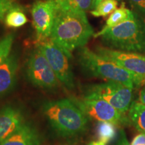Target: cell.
Returning a JSON list of instances; mask_svg holds the SVG:
<instances>
[{"instance_id": "cell-8", "label": "cell", "mask_w": 145, "mask_h": 145, "mask_svg": "<svg viewBox=\"0 0 145 145\" xmlns=\"http://www.w3.org/2000/svg\"><path fill=\"white\" fill-rule=\"evenodd\" d=\"M70 99L87 117L97 122H112L117 126L126 122L124 114L120 113L114 106L103 99L89 98L84 96L72 97Z\"/></svg>"}, {"instance_id": "cell-14", "label": "cell", "mask_w": 145, "mask_h": 145, "mask_svg": "<svg viewBox=\"0 0 145 145\" xmlns=\"http://www.w3.org/2000/svg\"><path fill=\"white\" fill-rule=\"evenodd\" d=\"M135 13L132 12L128 8L125 7V3H122L120 8H117L113 13L110 14L108 20H106V24L101 30L97 32V34H94V37H99L102 34H104L109 29L113 28L117 26L123 22L131 18L134 16Z\"/></svg>"}, {"instance_id": "cell-12", "label": "cell", "mask_w": 145, "mask_h": 145, "mask_svg": "<svg viewBox=\"0 0 145 145\" xmlns=\"http://www.w3.org/2000/svg\"><path fill=\"white\" fill-rule=\"evenodd\" d=\"M18 68V58L11 54L0 65V97L14 88L16 82Z\"/></svg>"}, {"instance_id": "cell-5", "label": "cell", "mask_w": 145, "mask_h": 145, "mask_svg": "<svg viewBox=\"0 0 145 145\" xmlns=\"http://www.w3.org/2000/svg\"><path fill=\"white\" fill-rule=\"evenodd\" d=\"M132 88L116 82H106L89 86L85 91L84 97L101 99L114 106L120 113L128 111L132 103Z\"/></svg>"}, {"instance_id": "cell-19", "label": "cell", "mask_w": 145, "mask_h": 145, "mask_svg": "<svg viewBox=\"0 0 145 145\" xmlns=\"http://www.w3.org/2000/svg\"><path fill=\"white\" fill-rule=\"evenodd\" d=\"M118 0H104L90 12L94 17H107L117 9Z\"/></svg>"}, {"instance_id": "cell-13", "label": "cell", "mask_w": 145, "mask_h": 145, "mask_svg": "<svg viewBox=\"0 0 145 145\" xmlns=\"http://www.w3.org/2000/svg\"><path fill=\"white\" fill-rule=\"evenodd\" d=\"M39 134L34 127L24 123L0 145H40Z\"/></svg>"}, {"instance_id": "cell-18", "label": "cell", "mask_w": 145, "mask_h": 145, "mask_svg": "<svg viewBox=\"0 0 145 145\" xmlns=\"http://www.w3.org/2000/svg\"><path fill=\"white\" fill-rule=\"evenodd\" d=\"M96 135L98 140L108 144L116 137L117 125L109 122H97Z\"/></svg>"}, {"instance_id": "cell-29", "label": "cell", "mask_w": 145, "mask_h": 145, "mask_svg": "<svg viewBox=\"0 0 145 145\" xmlns=\"http://www.w3.org/2000/svg\"><path fill=\"white\" fill-rule=\"evenodd\" d=\"M67 145H69V144H67Z\"/></svg>"}, {"instance_id": "cell-6", "label": "cell", "mask_w": 145, "mask_h": 145, "mask_svg": "<svg viewBox=\"0 0 145 145\" xmlns=\"http://www.w3.org/2000/svg\"><path fill=\"white\" fill-rule=\"evenodd\" d=\"M36 47L46 57L60 82L67 88H73L75 86L74 76L69 62V56L54 44L50 38L38 41Z\"/></svg>"}, {"instance_id": "cell-27", "label": "cell", "mask_w": 145, "mask_h": 145, "mask_svg": "<svg viewBox=\"0 0 145 145\" xmlns=\"http://www.w3.org/2000/svg\"><path fill=\"white\" fill-rule=\"evenodd\" d=\"M102 1H104V0H93V10H94L95 8V7Z\"/></svg>"}, {"instance_id": "cell-23", "label": "cell", "mask_w": 145, "mask_h": 145, "mask_svg": "<svg viewBox=\"0 0 145 145\" xmlns=\"http://www.w3.org/2000/svg\"><path fill=\"white\" fill-rule=\"evenodd\" d=\"M114 145H130V143L128 142L124 130L121 129L120 130L118 138Z\"/></svg>"}, {"instance_id": "cell-28", "label": "cell", "mask_w": 145, "mask_h": 145, "mask_svg": "<svg viewBox=\"0 0 145 145\" xmlns=\"http://www.w3.org/2000/svg\"><path fill=\"white\" fill-rule=\"evenodd\" d=\"M10 1H14V0H10Z\"/></svg>"}, {"instance_id": "cell-2", "label": "cell", "mask_w": 145, "mask_h": 145, "mask_svg": "<svg viewBox=\"0 0 145 145\" xmlns=\"http://www.w3.org/2000/svg\"><path fill=\"white\" fill-rule=\"evenodd\" d=\"M43 113L52 128L63 137H72L85 132L88 118L71 99L48 101Z\"/></svg>"}, {"instance_id": "cell-21", "label": "cell", "mask_w": 145, "mask_h": 145, "mask_svg": "<svg viewBox=\"0 0 145 145\" xmlns=\"http://www.w3.org/2000/svg\"><path fill=\"white\" fill-rule=\"evenodd\" d=\"M18 5L14 1L10 0H0V21L4 20L8 12L14 7Z\"/></svg>"}, {"instance_id": "cell-15", "label": "cell", "mask_w": 145, "mask_h": 145, "mask_svg": "<svg viewBox=\"0 0 145 145\" xmlns=\"http://www.w3.org/2000/svg\"><path fill=\"white\" fill-rule=\"evenodd\" d=\"M128 119L138 131L145 134V105L132 102L128 110Z\"/></svg>"}, {"instance_id": "cell-11", "label": "cell", "mask_w": 145, "mask_h": 145, "mask_svg": "<svg viewBox=\"0 0 145 145\" xmlns=\"http://www.w3.org/2000/svg\"><path fill=\"white\" fill-rule=\"evenodd\" d=\"M24 124L21 112L12 106L0 109V144Z\"/></svg>"}, {"instance_id": "cell-9", "label": "cell", "mask_w": 145, "mask_h": 145, "mask_svg": "<svg viewBox=\"0 0 145 145\" xmlns=\"http://www.w3.org/2000/svg\"><path fill=\"white\" fill-rule=\"evenodd\" d=\"M99 55L137 76L142 85L145 84V54L98 46L95 48Z\"/></svg>"}, {"instance_id": "cell-7", "label": "cell", "mask_w": 145, "mask_h": 145, "mask_svg": "<svg viewBox=\"0 0 145 145\" xmlns=\"http://www.w3.org/2000/svg\"><path fill=\"white\" fill-rule=\"evenodd\" d=\"M29 81L38 88L52 89L59 85V80L51 66L38 47L31 52L26 64Z\"/></svg>"}, {"instance_id": "cell-24", "label": "cell", "mask_w": 145, "mask_h": 145, "mask_svg": "<svg viewBox=\"0 0 145 145\" xmlns=\"http://www.w3.org/2000/svg\"><path fill=\"white\" fill-rule=\"evenodd\" d=\"M130 145H145V134L140 132V134L135 136Z\"/></svg>"}, {"instance_id": "cell-26", "label": "cell", "mask_w": 145, "mask_h": 145, "mask_svg": "<svg viewBox=\"0 0 145 145\" xmlns=\"http://www.w3.org/2000/svg\"><path fill=\"white\" fill-rule=\"evenodd\" d=\"M88 145H107V144L104 142L97 140V141H92V142L89 143Z\"/></svg>"}, {"instance_id": "cell-3", "label": "cell", "mask_w": 145, "mask_h": 145, "mask_svg": "<svg viewBox=\"0 0 145 145\" xmlns=\"http://www.w3.org/2000/svg\"><path fill=\"white\" fill-rule=\"evenodd\" d=\"M78 60L85 71L95 77L107 81H116L134 88L142 86L137 76L88 47L79 48Z\"/></svg>"}, {"instance_id": "cell-1", "label": "cell", "mask_w": 145, "mask_h": 145, "mask_svg": "<svg viewBox=\"0 0 145 145\" xmlns=\"http://www.w3.org/2000/svg\"><path fill=\"white\" fill-rule=\"evenodd\" d=\"M93 34L85 12L58 10L50 39L71 58V52L85 46Z\"/></svg>"}, {"instance_id": "cell-4", "label": "cell", "mask_w": 145, "mask_h": 145, "mask_svg": "<svg viewBox=\"0 0 145 145\" xmlns=\"http://www.w3.org/2000/svg\"><path fill=\"white\" fill-rule=\"evenodd\" d=\"M101 39L109 48L128 52H145V26L136 13L131 18L109 29Z\"/></svg>"}, {"instance_id": "cell-10", "label": "cell", "mask_w": 145, "mask_h": 145, "mask_svg": "<svg viewBox=\"0 0 145 145\" xmlns=\"http://www.w3.org/2000/svg\"><path fill=\"white\" fill-rule=\"evenodd\" d=\"M57 12L55 0H40L34 3L31 13L37 42L49 39Z\"/></svg>"}, {"instance_id": "cell-20", "label": "cell", "mask_w": 145, "mask_h": 145, "mask_svg": "<svg viewBox=\"0 0 145 145\" xmlns=\"http://www.w3.org/2000/svg\"><path fill=\"white\" fill-rule=\"evenodd\" d=\"M14 40L13 34H8L0 40V65L10 56Z\"/></svg>"}, {"instance_id": "cell-17", "label": "cell", "mask_w": 145, "mask_h": 145, "mask_svg": "<svg viewBox=\"0 0 145 145\" xmlns=\"http://www.w3.org/2000/svg\"><path fill=\"white\" fill-rule=\"evenodd\" d=\"M4 21L9 28H18L26 24L28 20L24 10L18 5L8 11L5 16Z\"/></svg>"}, {"instance_id": "cell-22", "label": "cell", "mask_w": 145, "mask_h": 145, "mask_svg": "<svg viewBox=\"0 0 145 145\" xmlns=\"http://www.w3.org/2000/svg\"><path fill=\"white\" fill-rule=\"evenodd\" d=\"M136 12L145 18V0H128Z\"/></svg>"}, {"instance_id": "cell-16", "label": "cell", "mask_w": 145, "mask_h": 145, "mask_svg": "<svg viewBox=\"0 0 145 145\" xmlns=\"http://www.w3.org/2000/svg\"><path fill=\"white\" fill-rule=\"evenodd\" d=\"M58 10L85 12L93 10V0H55Z\"/></svg>"}, {"instance_id": "cell-25", "label": "cell", "mask_w": 145, "mask_h": 145, "mask_svg": "<svg viewBox=\"0 0 145 145\" xmlns=\"http://www.w3.org/2000/svg\"><path fill=\"white\" fill-rule=\"evenodd\" d=\"M139 101L145 105V86L140 90V94H139Z\"/></svg>"}]
</instances>
